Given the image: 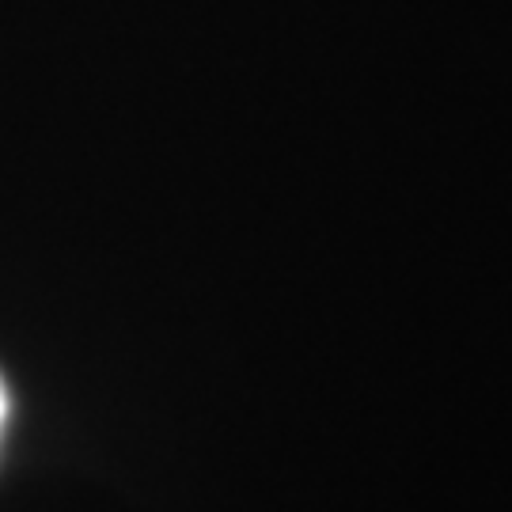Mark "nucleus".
Segmentation results:
<instances>
[{"instance_id": "nucleus-1", "label": "nucleus", "mask_w": 512, "mask_h": 512, "mask_svg": "<svg viewBox=\"0 0 512 512\" xmlns=\"http://www.w3.org/2000/svg\"><path fill=\"white\" fill-rule=\"evenodd\" d=\"M4 414H8V395H4V384H0V425H4Z\"/></svg>"}]
</instances>
